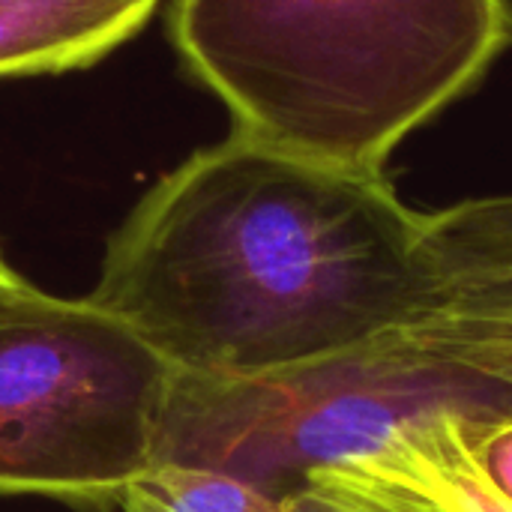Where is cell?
Masks as SVG:
<instances>
[{
    "instance_id": "cell-8",
    "label": "cell",
    "mask_w": 512,
    "mask_h": 512,
    "mask_svg": "<svg viewBox=\"0 0 512 512\" xmlns=\"http://www.w3.org/2000/svg\"><path fill=\"white\" fill-rule=\"evenodd\" d=\"M390 330L432 357L512 390V303H423Z\"/></svg>"
},
{
    "instance_id": "cell-6",
    "label": "cell",
    "mask_w": 512,
    "mask_h": 512,
    "mask_svg": "<svg viewBox=\"0 0 512 512\" xmlns=\"http://www.w3.org/2000/svg\"><path fill=\"white\" fill-rule=\"evenodd\" d=\"M423 303H512V195L423 213Z\"/></svg>"
},
{
    "instance_id": "cell-11",
    "label": "cell",
    "mask_w": 512,
    "mask_h": 512,
    "mask_svg": "<svg viewBox=\"0 0 512 512\" xmlns=\"http://www.w3.org/2000/svg\"><path fill=\"white\" fill-rule=\"evenodd\" d=\"M474 450L486 477L512 501V420L474 435Z\"/></svg>"
},
{
    "instance_id": "cell-1",
    "label": "cell",
    "mask_w": 512,
    "mask_h": 512,
    "mask_svg": "<svg viewBox=\"0 0 512 512\" xmlns=\"http://www.w3.org/2000/svg\"><path fill=\"white\" fill-rule=\"evenodd\" d=\"M423 213L354 174L228 132L108 237L90 303L171 369L258 375L360 345L426 300Z\"/></svg>"
},
{
    "instance_id": "cell-7",
    "label": "cell",
    "mask_w": 512,
    "mask_h": 512,
    "mask_svg": "<svg viewBox=\"0 0 512 512\" xmlns=\"http://www.w3.org/2000/svg\"><path fill=\"white\" fill-rule=\"evenodd\" d=\"M465 417L441 414L396 429L381 447L354 459L372 474L414 492L441 512H512V501L480 468L474 435Z\"/></svg>"
},
{
    "instance_id": "cell-10",
    "label": "cell",
    "mask_w": 512,
    "mask_h": 512,
    "mask_svg": "<svg viewBox=\"0 0 512 512\" xmlns=\"http://www.w3.org/2000/svg\"><path fill=\"white\" fill-rule=\"evenodd\" d=\"M288 512H441L414 492L372 474L360 462L330 465L306 477V486L285 501Z\"/></svg>"
},
{
    "instance_id": "cell-9",
    "label": "cell",
    "mask_w": 512,
    "mask_h": 512,
    "mask_svg": "<svg viewBox=\"0 0 512 512\" xmlns=\"http://www.w3.org/2000/svg\"><path fill=\"white\" fill-rule=\"evenodd\" d=\"M120 512H288L276 501L228 474L207 468L153 462L138 474L123 498Z\"/></svg>"
},
{
    "instance_id": "cell-5",
    "label": "cell",
    "mask_w": 512,
    "mask_h": 512,
    "mask_svg": "<svg viewBox=\"0 0 512 512\" xmlns=\"http://www.w3.org/2000/svg\"><path fill=\"white\" fill-rule=\"evenodd\" d=\"M159 0H0V78L96 66L138 36Z\"/></svg>"
},
{
    "instance_id": "cell-2",
    "label": "cell",
    "mask_w": 512,
    "mask_h": 512,
    "mask_svg": "<svg viewBox=\"0 0 512 512\" xmlns=\"http://www.w3.org/2000/svg\"><path fill=\"white\" fill-rule=\"evenodd\" d=\"M168 36L231 132L384 174L510 51L512 0H171Z\"/></svg>"
},
{
    "instance_id": "cell-4",
    "label": "cell",
    "mask_w": 512,
    "mask_h": 512,
    "mask_svg": "<svg viewBox=\"0 0 512 512\" xmlns=\"http://www.w3.org/2000/svg\"><path fill=\"white\" fill-rule=\"evenodd\" d=\"M171 375L87 297L0 291V495L117 510L156 462Z\"/></svg>"
},
{
    "instance_id": "cell-3",
    "label": "cell",
    "mask_w": 512,
    "mask_h": 512,
    "mask_svg": "<svg viewBox=\"0 0 512 512\" xmlns=\"http://www.w3.org/2000/svg\"><path fill=\"white\" fill-rule=\"evenodd\" d=\"M456 414L477 426L512 420V390L384 330L360 345L258 372L171 375L156 462L228 474L276 501L306 477L354 462L396 429Z\"/></svg>"
},
{
    "instance_id": "cell-12",
    "label": "cell",
    "mask_w": 512,
    "mask_h": 512,
    "mask_svg": "<svg viewBox=\"0 0 512 512\" xmlns=\"http://www.w3.org/2000/svg\"><path fill=\"white\" fill-rule=\"evenodd\" d=\"M27 276L24 273H18L12 264H9V258L3 255V249H0V291H6V288H15V285H21Z\"/></svg>"
}]
</instances>
